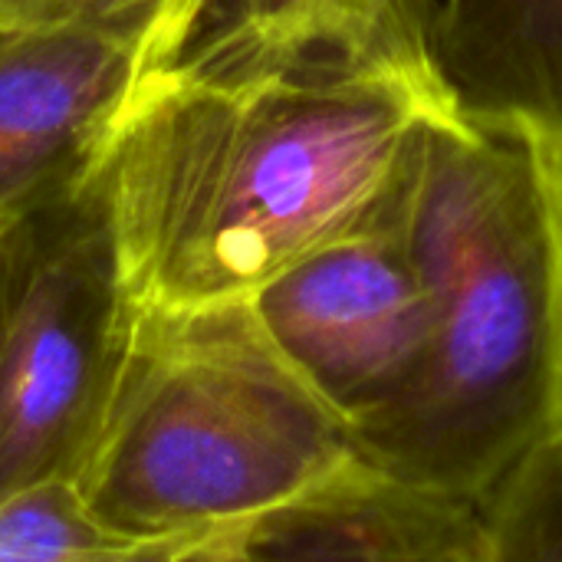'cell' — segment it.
Returning <instances> with one entry per match:
<instances>
[{
  "label": "cell",
  "instance_id": "1",
  "mask_svg": "<svg viewBox=\"0 0 562 562\" xmlns=\"http://www.w3.org/2000/svg\"><path fill=\"white\" fill-rule=\"evenodd\" d=\"M448 115L438 86L339 59L145 72L102 165L135 306L250 303L300 260L392 224Z\"/></svg>",
  "mask_w": 562,
  "mask_h": 562
},
{
  "label": "cell",
  "instance_id": "2",
  "mask_svg": "<svg viewBox=\"0 0 562 562\" xmlns=\"http://www.w3.org/2000/svg\"><path fill=\"white\" fill-rule=\"evenodd\" d=\"M398 231L435 319L402 392L352 431L362 464L484 504L562 438V151L438 119Z\"/></svg>",
  "mask_w": 562,
  "mask_h": 562
},
{
  "label": "cell",
  "instance_id": "3",
  "mask_svg": "<svg viewBox=\"0 0 562 562\" xmlns=\"http://www.w3.org/2000/svg\"><path fill=\"white\" fill-rule=\"evenodd\" d=\"M359 464L352 428L250 303L138 310L105 418L72 474L112 543L257 524Z\"/></svg>",
  "mask_w": 562,
  "mask_h": 562
},
{
  "label": "cell",
  "instance_id": "4",
  "mask_svg": "<svg viewBox=\"0 0 562 562\" xmlns=\"http://www.w3.org/2000/svg\"><path fill=\"white\" fill-rule=\"evenodd\" d=\"M135 316L102 168L0 224V501L72 481Z\"/></svg>",
  "mask_w": 562,
  "mask_h": 562
},
{
  "label": "cell",
  "instance_id": "5",
  "mask_svg": "<svg viewBox=\"0 0 562 562\" xmlns=\"http://www.w3.org/2000/svg\"><path fill=\"white\" fill-rule=\"evenodd\" d=\"M250 306L286 362L352 431L412 379L435 319L398 217L300 260Z\"/></svg>",
  "mask_w": 562,
  "mask_h": 562
},
{
  "label": "cell",
  "instance_id": "6",
  "mask_svg": "<svg viewBox=\"0 0 562 562\" xmlns=\"http://www.w3.org/2000/svg\"><path fill=\"white\" fill-rule=\"evenodd\" d=\"M145 72L112 36L0 20V224L99 175Z\"/></svg>",
  "mask_w": 562,
  "mask_h": 562
},
{
  "label": "cell",
  "instance_id": "7",
  "mask_svg": "<svg viewBox=\"0 0 562 562\" xmlns=\"http://www.w3.org/2000/svg\"><path fill=\"white\" fill-rule=\"evenodd\" d=\"M425 43L458 122L562 151V0H428Z\"/></svg>",
  "mask_w": 562,
  "mask_h": 562
},
{
  "label": "cell",
  "instance_id": "8",
  "mask_svg": "<svg viewBox=\"0 0 562 562\" xmlns=\"http://www.w3.org/2000/svg\"><path fill=\"white\" fill-rule=\"evenodd\" d=\"M247 562H484L481 504L352 464L323 491L267 514Z\"/></svg>",
  "mask_w": 562,
  "mask_h": 562
},
{
  "label": "cell",
  "instance_id": "9",
  "mask_svg": "<svg viewBox=\"0 0 562 562\" xmlns=\"http://www.w3.org/2000/svg\"><path fill=\"white\" fill-rule=\"evenodd\" d=\"M425 10L428 0H224V33L204 56L234 63L339 59L438 86L428 63Z\"/></svg>",
  "mask_w": 562,
  "mask_h": 562
},
{
  "label": "cell",
  "instance_id": "10",
  "mask_svg": "<svg viewBox=\"0 0 562 562\" xmlns=\"http://www.w3.org/2000/svg\"><path fill=\"white\" fill-rule=\"evenodd\" d=\"M211 0H0V20L79 26L132 46L148 72L181 59Z\"/></svg>",
  "mask_w": 562,
  "mask_h": 562
},
{
  "label": "cell",
  "instance_id": "11",
  "mask_svg": "<svg viewBox=\"0 0 562 562\" xmlns=\"http://www.w3.org/2000/svg\"><path fill=\"white\" fill-rule=\"evenodd\" d=\"M481 514L484 562H562V438L501 481Z\"/></svg>",
  "mask_w": 562,
  "mask_h": 562
},
{
  "label": "cell",
  "instance_id": "12",
  "mask_svg": "<svg viewBox=\"0 0 562 562\" xmlns=\"http://www.w3.org/2000/svg\"><path fill=\"white\" fill-rule=\"evenodd\" d=\"M112 543L86 517L72 481H46L0 501V562H40Z\"/></svg>",
  "mask_w": 562,
  "mask_h": 562
},
{
  "label": "cell",
  "instance_id": "13",
  "mask_svg": "<svg viewBox=\"0 0 562 562\" xmlns=\"http://www.w3.org/2000/svg\"><path fill=\"white\" fill-rule=\"evenodd\" d=\"M254 524L211 527L151 543H102L40 562H247V533Z\"/></svg>",
  "mask_w": 562,
  "mask_h": 562
}]
</instances>
